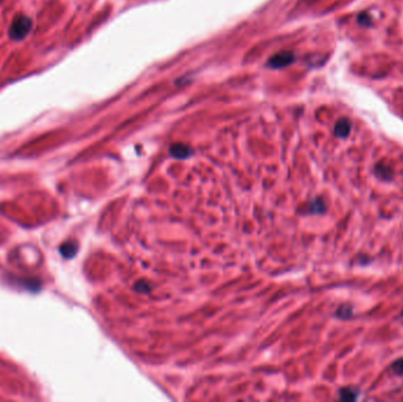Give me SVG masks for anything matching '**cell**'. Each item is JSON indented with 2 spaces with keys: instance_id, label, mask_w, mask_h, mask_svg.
<instances>
[{
  "instance_id": "cell-3",
  "label": "cell",
  "mask_w": 403,
  "mask_h": 402,
  "mask_svg": "<svg viewBox=\"0 0 403 402\" xmlns=\"http://www.w3.org/2000/svg\"><path fill=\"white\" fill-rule=\"evenodd\" d=\"M350 129H352V124L348 121L347 118H342L341 121L337 122L335 127V134L336 136L341 137V138H346L348 137V134H350Z\"/></svg>"
},
{
  "instance_id": "cell-10",
  "label": "cell",
  "mask_w": 403,
  "mask_h": 402,
  "mask_svg": "<svg viewBox=\"0 0 403 402\" xmlns=\"http://www.w3.org/2000/svg\"><path fill=\"white\" fill-rule=\"evenodd\" d=\"M402 316H403V313H402Z\"/></svg>"
},
{
  "instance_id": "cell-7",
  "label": "cell",
  "mask_w": 403,
  "mask_h": 402,
  "mask_svg": "<svg viewBox=\"0 0 403 402\" xmlns=\"http://www.w3.org/2000/svg\"><path fill=\"white\" fill-rule=\"evenodd\" d=\"M359 23L364 26L371 25V17L368 13H361L359 15Z\"/></svg>"
},
{
  "instance_id": "cell-8",
  "label": "cell",
  "mask_w": 403,
  "mask_h": 402,
  "mask_svg": "<svg viewBox=\"0 0 403 402\" xmlns=\"http://www.w3.org/2000/svg\"><path fill=\"white\" fill-rule=\"evenodd\" d=\"M393 370L399 375H403V358L398 360L393 364Z\"/></svg>"
},
{
  "instance_id": "cell-9",
  "label": "cell",
  "mask_w": 403,
  "mask_h": 402,
  "mask_svg": "<svg viewBox=\"0 0 403 402\" xmlns=\"http://www.w3.org/2000/svg\"><path fill=\"white\" fill-rule=\"evenodd\" d=\"M352 314V308L350 307H342L340 309V312H338V315L342 316V317H348V316H350Z\"/></svg>"
},
{
  "instance_id": "cell-5",
  "label": "cell",
  "mask_w": 403,
  "mask_h": 402,
  "mask_svg": "<svg viewBox=\"0 0 403 402\" xmlns=\"http://www.w3.org/2000/svg\"><path fill=\"white\" fill-rule=\"evenodd\" d=\"M60 254L63 255L66 259H71L76 255V251H77V247H76L75 243H71V242H66L64 243L62 247L59 248Z\"/></svg>"
},
{
  "instance_id": "cell-6",
  "label": "cell",
  "mask_w": 403,
  "mask_h": 402,
  "mask_svg": "<svg viewBox=\"0 0 403 402\" xmlns=\"http://www.w3.org/2000/svg\"><path fill=\"white\" fill-rule=\"evenodd\" d=\"M357 397L356 391H352V389H343L341 392V399L342 400H355Z\"/></svg>"
},
{
  "instance_id": "cell-1",
  "label": "cell",
  "mask_w": 403,
  "mask_h": 402,
  "mask_svg": "<svg viewBox=\"0 0 403 402\" xmlns=\"http://www.w3.org/2000/svg\"><path fill=\"white\" fill-rule=\"evenodd\" d=\"M32 27V21L30 18L25 17V15H19V17L16 18V20L13 21L11 26L10 31V36L12 39H23L25 38L27 33L30 32Z\"/></svg>"
},
{
  "instance_id": "cell-4",
  "label": "cell",
  "mask_w": 403,
  "mask_h": 402,
  "mask_svg": "<svg viewBox=\"0 0 403 402\" xmlns=\"http://www.w3.org/2000/svg\"><path fill=\"white\" fill-rule=\"evenodd\" d=\"M170 152L177 158H185L190 155L191 151L186 145H183V144H175V145L171 146Z\"/></svg>"
},
{
  "instance_id": "cell-2",
  "label": "cell",
  "mask_w": 403,
  "mask_h": 402,
  "mask_svg": "<svg viewBox=\"0 0 403 402\" xmlns=\"http://www.w3.org/2000/svg\"><path fill=\"white\" fill-rule=\"evenodd\" d=\"M294 60L295 56L291 52L283 51L271 57V59L269 60V65L273 67V69H282V67L290 65Z\"/></svg>"
}]
</instances>
